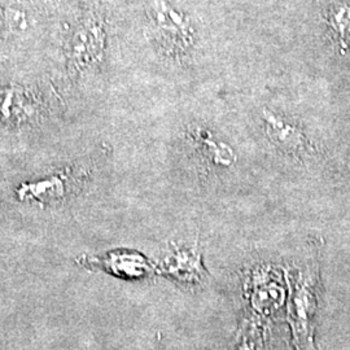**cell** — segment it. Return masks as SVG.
Listing matches in <instances>:
<instances>
[{
    "mask_svg": "<svg viewBox=\"0 0 350 350\" xmlns=\"http://www.w3.org/2000/svg\"><path fill=\"white\" fill-rule=\"evenodd\" d=\"M288 322L297 350H314V318L317 313V276L301 271L291 283Z\"/></svg>",
    "mask_w": 350,
    "mask_h": 350,
    "instance_id": "6da1fadb",
    "label": "cell"
},
{
    "mask_svg": "<svg viewBox=\"0 0 350 350\" xmlns=\"http://www.w3.org/2000/svg\"><path fill=\"white\" fill-rule=\"evenodd\" d=\"M247 292L252 309L263 318L279 313L289 296L284 278L271 267L254 270L248 279Z\"/></svg>",
    "mask_w": 350,
    "mask_h": 350,
    "instance_id": "7a4b0ae2",
    "label": "cell"
},
{
    "mask_svg": "<svg viewBox=\"0 0 350 350\" xmlns=\"http://www.w3.org/2000/svg\"><path fill=\"white\" fill-rule=\"evenodd\" d=\"M152 21L159 42L170 53H183L192 44V30L187 18L161 0L152 3Z\"/></svg>",
    "mask_w": 350,
    "mask_h": 350,
    "instance_id": "3957f363",
    "label": "cell"
},
{
    "mask_svg": "<svg viewBox=\"0 0 350 350\" xmlns=\"http://www.w3.org/2000/svg\"><path fill=\"white\" fill-rule=\"evenodd\" d=\"M104 37L99 24L88 21L75 31L70 46V57L77 68L88 66L101 56Z\"/></svg>",
    "mask_w": 350,
    "mask_h": 350,
    "instance_id": "277c9868",
    "label": "cell"
},
{
    "mask_svg": "<svg viewBox=\"0 0 350 350\" xmlns=\"http://www.w3.org/2000/svg\"><path fill=\"white\" fill-rule=\"evenodd\" d=\"M161 270L178 282L195 284L206 276L200 254L195 250H178L163 261Z\"/></svg>",
    "mask_w": 350,
    "mask_h": 350,
    "instance_id": "5b68a950",
    "label": "cell"
},
{
    "mask_svg": "<svg viewBox=\"0 0 350 350\" xmlns=\"http://www.w3.org/2000/svg\"><path fill=\"white\" fill-rule=\"evenodd\" d=\"M101 265L114 275L125 279H140L150 273V265L137 253H113Z\"/></svg>",
    "mask_w": 350,
    "mask_h": 350,
    "instance_id": "8992f818",
    "label": "cell"
},
{
    "mask_svg": "<svg viewBox=\"0 0 350 350\" xmlns=\"http://www.w3.org/2000/svg\"><path fill=\"white\" fill-rule=\"evenodd\" d=\"M265 118L267 131L279 147L296 154L305 152V138L297 129L278 118L274 114H266Z\"/></svg>",
    "mask_w": 350,
    "mask_h": 350,
    "instance_id": "52a82bcc",
    "label": "cell"
},
{
    "mask_svg": "<svg viewBox=\"0 0 350 350\" xmlns=\"http://www.w3.org/2000/svg\"><path fill=\"white\" fill-rule=\"evenodd\" d=\"M328 23L338 47L344 53H350V0H341L331 7Z\"/></svg>",
    "mask_w": 350,
    "mask_h": 350,
    "instance_id": "ba28073f",
    "label": "cell"
},
{
    "mask_svg": "<svg viewBox=\"0 0 350 350\" xmlns=\"http://www.w3.org/2000/svg\"><path fill=\"white\" fill-rule=\"evenodd\" d=\"M238 350H254V347H253V344H252L250 341L245 340V341H243V342L239 345Z\"/></svg>",
    "mask_w": 350,
    "mask_h": 350,
    "instance_id": "9c48e42d",
    "label": "cell"
}]
</instances>
